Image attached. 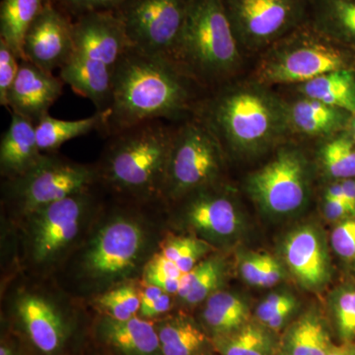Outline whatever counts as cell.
I'll return each mask as SVG.
<instances>
[{
    "mask_svg": "<svg viewBox=\"0 0 355 355\" xmlns=\"http://www.w3.org/2000/svg\"><path fill=\"white\" fill-rule=\"evenodd\" d=\"M207 92L171 58L130 46L114 70L100 132L111 137L150 121L183 123L193 116Z\"/></svg>",
    "mask_w": 355,
    "mask_h": 355,
    "instance_id": "6da1fadb",
    "label": "cell"
},
{
    "mask_svg": "<svg viewBox=\"0 0 355 355\" xmlns=\"http://www.w3.org/2000/svg\"><path fill=\"white\" fill-rule=\"evenodd\" d=\"M224 153L258 157L289 139L286 98L248 77L207 91L195 114Z\"/></svg>",
    "mask_w": 355,
    "mask_h": 355,
    "instance_id": "7a4b0ae2",
    "label": "cell"
},
{
    "mask_svg": "<svg viewBox=\"0 0 355 355\" xmlns=\"http://www.w3.org/2000/svg\"><path fill=\"white\" fill-rule=\"evenodd\" d=\"M172 60L207 91L241 76L246 57L221 0H191Z\"/></svg>",
    "mask_w": 355,
    "mask_h": 355,
    "instance_id": "3957f363",
    "label": "cell"
},
{
    "mask_svg": "<svg viewBox=\"0 0 355 355\" xmlns=\"http://www.w3.org/2000/svg\"><path fill=\"white\" fill-rule=\"evenodd\" d=\"M130 48L125 27L114 11H90L73 21V51L60 77L77 94L108 109L114 70Z\"/></svg>",
    "mask_w": 355,
    "mask_h": 355,
    "instance_id": "277c9868",
    "label": "cell"
},
{
    "mask_svg": "<svg viewBox=\"0 0 355 355\" xmlns=\"http://www.w3.org/2000/svg\"><path fill=\"white\" fill-rule=\"evenodd\" d=\"M176 127L146 121L109 137L102 166L105 181L139 198L163 193Z\"/></svg>",
    "mask_w": 355,
    "mask_h": 355,
    "instance_id": "5b68a950",
    "label": "cell"
},
{
    "mask_svg": "<svg viewBox=\"0 0 355 355\" xmlns=\"http://www.w3.org/2000/svg\"><path fill=\"white\" fill-rule=\"evenodd\" d=\"M355 70V53L307 23L257 58L250 78L268 87L293 86L336 70Z\"/></svg>",
    "mask_w": 355,
    "mask_h": 355,
    "instance_id": "8992f818",
    "label": "cell"
},
{
    "mask_svg": "<svg viewBox=\"0 0 355 355\" xmlns=\"http://www.w3.org/2000/svg\"><path fill=\"white\" fill-rule=\"evenodd\" d=\"M224 156L216 137L197 116L178 123L163 193L178 198L214 186L221 174Z\"/></svg>",
    "mask_w": 355,
    "mask_h": 355,
    "instance_id": "52a82bcc",
    "label": "cell"
},
{
    "mask_svg": "<svg viewBox=\"0 0 355 355\" xmlns=\"http://www.w3.org/2000/svg\"><path fill=\"white\" fill-rule=\"evenodd\" d=\"M245 57H259L273 44L307 24L310 0H221Z\"/></svg>",
    "mask_w": 355,
    "mask_h": 355,
    "instance_id": "ba28073f",
    "label": "cell"
},
{
    "mask_svg": "<svg viewBox=\"0 0 355 355\" xmlns=\"http://www.w3.org/2000/svg\"><path fill=\"white\" fill-rule=\"evenodd\" d=\"M311 163L304 150L286 140L246 180L250 197L263 211L286 216L302 209L311 188Z\"/></svg>",
    "mask_w": 355,
    "mask_h": 355,
    "instance_id": "9c48e42d",
    "label": "cell"
},
{
    "mask_svg": "<svg viewBox=\"0 0 355 355\" xmlns=\"http://www.w3.org/2000/svg\"><path fill=\"white\" fill-rule=\"evenodd\" d=\"M190 4L191 0H132L116 13L132 48L172 60Z\"/></svg>",
    "mask_w": 355,
    "mask_h": 355,
    "instance_id": "30bf717a",
    "label": "cell"
},
{
    "mask_svg": "<svg viewBox=\"0 0 355 355\" xmlns=\"http://www.w3.org/2000/svg\"><path fill=\"white\" fill-rule=\"evenodd\" d=\"M97 176L88 166L43 154L32 169L13 178L10 189L22 209L31 214L51 203L87 191Z\"/></svg>",
    "mask_w": 355,
    "mask_h": 355,
    "instance_id": "8fae6325",
    "label": "cell"
},
{
    "mask_svg": "<svg viewBox=\"0 0 355 355\" xmlns=\"http://www.w3.org/2000/svg\"><path fill=\"white\" fill-rule=\"evenodd\" d=\"M144 229L127 217L105 225L91 242L84 266L89 275L102 279L123 277L133 270L144 251Z\"/></svg>",
    "mask_w": 355,
    "mask_h": 355,
    "instance_id": "7c38bea8",
    "label": "cell"
},
{
    "mask_svg": "<svg viewBox=\"0 0 355 355\" xmlns=\"http://www.w3.org/2000/svg\"><path fill=\"white\" fill-rule=\"evenodd\" d=\"M89 207L87 191L46 205L31 214L35 260L51 261L76 239Z\"/></svg>",
    "mask_w": 355,
    "mask_h": 355,
    "instance_id": "4fadbf2b",
    "label": "cell"
},
{
    "mask_svg": "<svg viewBox=\"0 0 355 355\" xmlns=\"http://www.w3.org/2000/svg\"><path fill=\"white\" fill-rule=\"evenodd\" d=\"M72 51L73 21L57 3L46 2L26 33L25 60L53 73L69 62Z\"/></svg>",
    "mask_w": 355,
    "mask_h": 355,
    "instance_id": "5bb4252c",
    "label": "cell"
},
{
    "mask_svg": "<svg viewBox=\"0 0 355 355\" xmlns=\"http://www.w3.org/2000/svg\"><path fill=\"white\" fill-rule=\"evenodd\" d=\"M64 85L60 77L44 71L29 60H21L19 71L7 98V107L36 125L62 96Z\"/></svg>",
    "mask_w": 355,
    "mask_h": 355,
    "instance_id": "9a60e30c",
    "label": "cell"
},
{
    "mask_svg": "<svg viewBox=\"0 0 355 355\" xmlns=\"http://www.w3.org/2000/svg\"><path fill=\"white\" fill-rule=\"evenodd\" d=\"M289 137L322 140L349 128L352 114L318 100L296 94L286 99Z\"/></svg>",
    "mask_w": 355,
    "mask_h": 355,
    "instance_id": "2e32d148",
    "label": "cell"
},
{
    "mask_svg": "<svg viewBox=\"0 0 355 355\" xmlns=\"http://www.w3.org/2000/svg\"><path fill=\"white\" fill-rule=\"evenodd\" d=\"M287 266L308 288H318L329 277V261L321 235L311 226L298 228L284 242Z\"/></svg>",
    "mask_w": 355,
    "mask_h": 355,
    "instance_id": "e0dca14e",
    "label": "cell"
},
{
    "mask_svg": "<svg viewBox=\"0 0 355 355\" xmlns=\"http://www.w3.org/2000/svg\"><path fill=\"white\" fill-rule=\"evenodd\" d=\"M16 309L30 340L40 352L53 355L62 349L67 336L65 324L49 301L26 294L17 301Z\"/></svg>",
    "mask_w": 355,
    "mask_h": 355,
    "instance_id": "ac0fdd59",
    "label": "cell"
},
{
    "mask_svg": "<svg viewBox=\"0 0 355 355\" xmlns=\"http://www.w3.org/2000/svg\"><path fill=\"white\" fill-rule=\"evenodd\" d=\"M212 187L190 193L187 219L203 234L227 237L239 228V212L228 196L212 191Z\"/></svg>",
    "mask_w": 355,
    "mask_h": 355,
    "instance_id": "d6986e66",
    "label": "cell"
},
{
    "mask_svg": "<svg viewBox=\"0 0 355 355\" xmlns=\"http://www.w3.org/2000/svg\"><path fill=\"white\" fill-rule=\"evenodd\" d=\"M42 156L35 123L12 113L10 125L2 135L0 144L2 174L12 179L22 176L39 162Z\"/></svg>",
    "mask_w": 355,
    "mask_h": 355,
    "instance_id": "ffe728a7",
    "label": "cell"
},
{
    "mask_svg": "<svg viewBox=\"0 0 355 355\" xmlns=\"http://www.w3.org/2000/svg\"><path fill=\"white\" fill-rule=\"evenodd\" d=\"M308 23L355 53V0H310Z\"/></svg>",
    "mask_w": 355,
    "mask_h": 355,
    "instance_id": "44dd1931",
    "label": "cell"
},
{
    "mask_svg": "<svg viewBox=\"0 0 355 355\" xmlns=\"http://www.w3.org/2000/svg\"><path fill=\"white\" fill-rule=\"evenodd\" d=\"M100 331L107 343L125 355H157L161 350L157 330L137 316L125 321L107 317Z\"/></svg>",
    "mask_w": 355,
    "mask_h": 355,
    "instance_id": "7402d4cb",
    "label": "cell"
},
{
    "mask_svg": "<svg viewBox=\"0 0 355 355\" xmlns=\"http://www.w3.org/2000/svg\"><path fill=\"white\" fill-rule=\"evenodd\" d=\"M291 87L295 94L355 114V70H336Z\"/></svg>",
    "mask_w": 355,
    "mask_h": 355,
    "instance_id": "603a6c76",
    "label": "cell"
},
{
    "mask_svg": "<svg viewBox=\"0 0 355 355\" xmlns=\"http://www.w3.org/2000/svg\"><path fill=\"white\" fill-rule=\"evenodd\" d=\"M104 112L76 121H64L46 114L35 125L37 140L42 153L58 150L69 140L84 137L94 130H101L104 125Z\"/></svg>",
    "mask_w": 355,
    "mask_h": 355,
    "instance_id": "cb8c5ba5",
    "label": "cell"
},
{
    "mask_svg": "<svg viewBox=\"0 0 355 355\" xmlns=\"http://www.w3.org/2000/svg\"><path fill=\"white\" fill-rule=\"evenodd\" d=\"M43 0H2L0 4V39L25 60L26 33L44 6Z\"/></svg>",
    "mask_w": 355,
    "mask_h": 355,
    "instance_id": "d4e9b609",
    "label": "cell"
},
{
    "mask_svg": "<svg viewBox=\"0 0 355 355\" xmlns=\"http://www.w3.org/2000/svg\"><path fill=\"white\" fill-rule=\"evenodd\" d=\"M317 161L331 182L354 179L355 142L347 128L319 140Z\"/></svg>",
    "mask_w": 355,
    "mask_h": 355,
    "instance_id": "484cf974",
    "label": "cell"
},
{
    "mask_svg": "<svg viewBox=\"0 0 355 355\" xmlns=\"http://www.w3.org/2000/svg\"><path fill=\"white\" fill-rule=\"evenodd\" d=\"M205 323L218 335L239 329L248 322L249 308L239 296L228 292H216L207 298L203 311Z\"/></svg>",
    "mask_w": 355,
    "mask_h": 355,
    "instance_id": "4316f807",
    "label": "cell"
},
{
    "mask_svg": "<svg viewBox=\"0 0 355 355\" xmlns=\"http://www.w3.org/2000/svg\"><path fill=\"white\" fill-rule=\"evenodd\" d=\"M331 345L323 322L313 314L296 322L287 338L289 355H328Z\"/></svg>",
    "mask_w": 355,
    "mask_h": 355,
    "instance_id": "83f0119b",
    "label": "cell"
},
{
    "mask_svg": "<svg viewBox=\"0 0 355 355\" xmlns=\"http://www.w3.org/2000/svg\"><path fill=\"white\" fill-rule=\"evenodd\" d=\"M157 331L163 355H197L207 343L205 334L188 320H172Z\"/></svg>",
    "mask_w": 355,
    "mask_h": 355,
    "instance_id": "f1b7e54d",
    "label": "cell"
},
{
    "mask_svg": "<svg viewBox=\"0 0 355 355\" xmlns=\"http://www.w3.org/2000/svg\"><path fill=\"white\" fill-rule=\"evenodd\" d=\"M216 342L222 355H270L272 352L268 333L249 322L237 330L218 335Z\"/></svg>",
    "mask_w": 355,
    "mask_h": 355,
    "instance_id": "f546056e",
    "label": "cell"
},
{
    "mask_svg": "<svg viewBox=\"0 0 355 355\" xmlns=\"http://www.w3.org/2000/svg\"><path fill=\"white\" fill-rule=\"evenodd\" d=\"M107 317L125 321L137 316L140 310V296L132 286H121L112 289L96 300Z\"/></svg>",
    "mask_w": 355,
    "mask_h": 355,
    "instance_id": "4dcf8cb0",
    "label": "cell"
},
{
    "mask_svg": "<svg viewBox=\"0 0 355 355\" xmlns=\"http://www.w3.org/2000/svg\"><path fill=\"white\" fill-rule=\"evenodd\" d=\"M221 275L220 261L216 259H209L198 263L195 284L191 287L190 293L184 299V302L190 305H197L209 298L218 286Z\"/></svg>",
    "mask_w": 355,
    "mask_h": 355,
    "instance_id": "1f68e13d",
    "label": "cell"
},
{
    "mask_svg": "<svg viewBox=\"0 0 355 355\" xmlns=\"http://www.w3.org/2000/svg\"><path fill=\"white\" fill-rule=\"evenodd\" d=\"M21 64L20 58L0 39V105L7 107V98L17 77Z\"/></svg>",
    "mask_w": 355,
    "mask_h": 355,
    "instance_id": "d6a6232c",
    "label": "cell"
},
{
    "mask_svg": "<svg viewBox=\"0 0 355 355\" xmlns=\"http://www.w3.org/2000/svg\"><path fill=\"white\" fill-rule=\"evenodd\" d=\"M335 311L340 336L345 342H350L355 336V289L338 293Z\"/></svg>",
    "mask_w": 355,
    "mask_h": 355,
    "instance_id": "836d02e7",
    "label": "cell"
},
{
    "mask_svg": "<svg viewBox=\"0 0 355 355\" xmlns=\"http://www.w3.org/2000/svg\"><path fill=\"white\" fill-rule=\"evenodd\" d=\"M331 246L345 260L355 259V217L345 219L334 229Z\"/></svg>",
    "mask_w": 355,
    "mask_h": 355,
    "instance_id": "e575fe53",
    "label": "cell"
},
{
    "mask_svg": "<svg viewBox=\"0 0 355 355\" xmlns=\"http://www.w3.org/2000/svg\"><path fill=\"white\" fill-rule=\"evenodd\" d=\"M132 0H60L58 6L67 13L78 16L90 11H118Z\"/></svg>",
    "mask_w": 355,
    "mask_h": 355,
    "instance_id": "d590c367",
    "label": "cell"
},
{
    "mask_svg": "<svg viewBox=\"0 0 355 355\" xmlns=\"http://www.w3.org/2000/svg\"><path fill=\"white\" fill-rule=\"evenodd\" d=\"M296 299L289 294H272L259 305L257 317L263 324H266L270 318L279 314L282 311L295 309Z\"/></svg>",
    "mask_w": 355,
    "mask_h": 355,
    "instance_id": "8d00e7d4",
    "label": "cell"
},
{
    "mask_svg": "<svg viewBox=\"0 0 355 355\" xmlns=\"http://www.w3.org/2000/svg\"><path fill=\"white\" fill-rule=\"evenodd\" d=\"M265 254H251L240 263V272L243 279L251 286H260L263 284Z\"/></svg>",
    "mask_w": 355,
    "mask_h": 355,
    "instance_id": "74e56055",
    "label": "cell"
},
{
    "mask_svg": "<svg viewBox=\"0 0 355 355\" xmlns=\"http://www.w3.org/2000/svg\"><path fill=\"white\" fill-rule=\"evenodd\" d=\"M200 243V240L193 239V238H174V239L168 240L163 245L160 253L170 261L177 263L178 261L190 253L191 250L197 247Z\"/></svg>",
    "mask_w": 355,
    "mask_h": 355,
    "instance_id": "f35d334b",
    "label": "cell"
},
{
    "mask_svg": "<svg viewBox=\"0 0 355 355\" xmlns=\"http://www.w3.org/2000/svg\"><path fill=\"white\" fill-rule=\"evenodd\" d=\"M144 272L157 273L171 279H181L183 275L177 263L170 261L161 253L154 254L153 259L147 263Z\"/></svg>",
    "mask_w": 355,
    "mask_h": 355,
    "instance_id": "ab89813d",
    "label": "cell"
},
{
    "mask_svg": "<svg viewBox=\"0 0 355 355\" xmlns=\"http://www.w3.org/2000/svg\"><path fill=\"white\" fill-rule=\"evenodd\" d=\"M323 210L324 217L331 221L345 220L355 217L354 210L343 200L324 197Z\"/></svg>",
    "mask_w": 355,
    "mask_h": 355,
    "instance_id": "60d3db41",
    "label": "cell"
},
{
    "mask_svg": "<svg viewBox=\"0 0 355 355\" xmlns=\"http://www.w3.org/2000/svg\"><path fill=\"white\" fill-rule=\"evenodd\" d=\"M284 277V270L279 261L270 254H265V266H263V277L261 287H270L279 284Z\"/></svg>",
    "mask_w": 355,
    "mask_h": 355,
    "instance_id": "b9f144b4",
    "label": "cell"
},
{
    "mask_svg": "<svg viewBox=\"0 0 355 355\" xmlns=\"http://www.w3.org/2000/svg\"><path fill=\"white\" fill-rule=\"evenodd\" d=\"M172 299L170 294L163 293L160 297L154 300L150 304L140 307L139 313L142 317L153 318L164 314L171 309Z\"/></svg>",
    "mask_w": 355,
    "mask_h": 355,
    "instance_id": "7bdbcfd3",
    "label": "cell"
},
{
    "mask_svg": "<svg viewBox=\"0 0 355 355\" xmlns=\"http://www.w3.org/2000/svg\"><path fill=\"white\" fill-rule=\"evenodd\" d=\"M146 284L157 286L168 294H177L179 289L180 279H171L157 273L144 272Z\"/></svg>",
    "mask_w": 355,
    "mask_h": 355,
    "instance_id": "ee69618b",
    "label": "cell"
},
{
    "mask_svg": "<svg viewBox=\"0 0 355 355\" xmlns=\"http://www.w3.org/2000/svg\"><path fill=\"white\" fill-rule=\"evenodd\" d=\"M163 293H165V292L163 291L162 289L159 288V287L150 286V284H146L144 291L139 293L140 302H141L140 307H144V306L150 304V303L153 302L154 300L160 297Z\"/></svg>",
    "mask_w": 355,
    "mask_h": 355,
    "instance_id": "f6af8a7d",
    "label": "cell"
},
{
    "mask_svg": "<svg viewBox=\"0 0 355 355\" xmlns=\"http://www.w3.org/2000/svg\"><path fill=\"white\" fill-rule=\"evenodd\" d=\"M340 183L342 184L343 198H345V202L349 203L355 211V178L354 179L342 180Z\"/></svg>",
    "mask_w": 355,
    "mask_h": 355,
    "instance_id": "bcb514c9",
    "label": "cell"
},
{
    "mask_svg": "<svg viewBox=\"0 0 355 355\" xmlns=\"http://www.w3.org/2000/svg\"><path fill=\"white\" fill-rule=\"evenodd\" d=\"M294 309H287L282 311L279 314L275 315L272 318H270L268 322L265 324L268 329L270 330L277 331L284 326L286 323V320L291 316Z\"/></svg>",
    "mask_w": 355,
    "mask_h": 355,
    "instance_id": "7dc6e473",
    "label": "cell"
},
{
    "mask_svg": "<svg viewBox=\"0 0 355 355\" xmlns=\"http://www.w3.org/2000/svg\"><path fill=\"white\" fill-rule=\"evenodd\" d=\"M328 355H355V345L350 342L340 345H331Z\"/></svg>",
    "mask_w": 355,
    "mask_h": 355,
    "instance_id": "c3c4849f",
    "label": "cell"
},
{
    "mask_svg": "<svg viewBox=\"0 0 355 355\" xmlns=\"http://www.w3.org/2000/svg\"><path fill=\"white\" fill-rule=\"evenodd\" d=\"M0 355H16L12 347L7 345H1L0 347Z\"/></svg>",
    "mask_w": 355,
    "mask_h": 355,
    "instance_id": "681fc988",
    "label": "cell"
},
{
    "mask_svg": "<svg viewBox=\"0 0 355 355\" xmlns=\"http://www.w3.org/2000/svg\"><path fill=\"white\" fill-rule=\"evenodd\" d=\"M347 130H349L350 135H352V139H354L355 142V114H352V120H350Z\"/></svg>",
    "mask_w": 355,
    "mask_h": 355,
    "instance_id": "f907efd6",
    "label": "cell"
},
{
    "mask_svg": "<svg viewBox=\"0 0 355 355\" xmlns=\"http://www.w3.org/2000/svg\"><path fill=\"white\" fill-rule=\"evenodd\" d=\"M44 3H46V2H53V3H58L60 0H43Z\"/></svg>",
    "mask_w": 355,
    "mask_h": 355,
    "instance_id": "816d5d0a",
    "label": "cell"
}]
</instances>
